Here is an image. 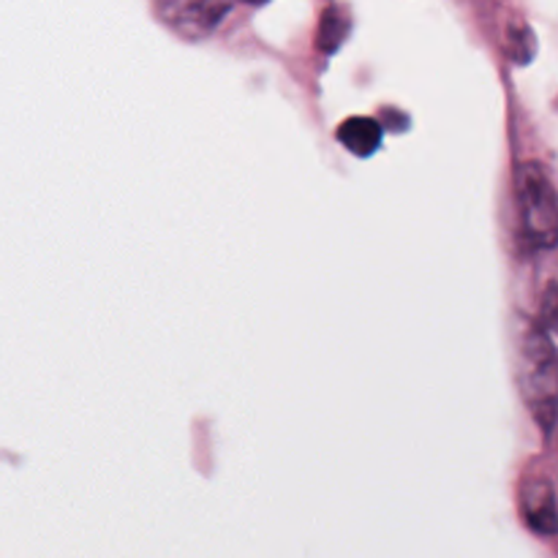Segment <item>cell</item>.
I'll use <instances>...</instances> for the list:
<instances>
[{
    "mask_svg": "<svg viewBox=\"0 0 558 558\" xmlns=\"http://www.w3.org/2000/svg\"><path fill=\"white\" fill-rule=\"evenodd\" d=\"M518 213L521 232L532 248L548 251L558 245V194L548 172L537 161H526L515 169Z\"/></svg>",
    "mask_w": 558,
    "mask_h": 558,
    "instance_id": "cell-2",
    "label": "cell"
},
{
    "mask_svg": "<svg viewBox=\"0 0 558 558\" xmlns=\"http://www.w3.org/2000/svg\"><path fill=\"white\" fill-rule=\"evenodd\" d=\"M507 52L515 63H532V58L537 54V38H534L532 27L529 25H512L507 31Z\"/></svg>",
    "mask_w": 558,
    "mask_h": 558,
    "instance_id": "cell-6",
    "label": "cell"
},
{
    "mask_svg": "<svg viewBox=\"0 0 558 558\" xmlns=\"http://www.w3.org/2000/svg\"><path fill=\"white\" fill-rule=\"evenodd\" d=\"M232 9V0H158V14L178 36L202 41Z\"/></svg>",
    "mask_w": 558,
    "mask_h": 558,
    "instance_id": "cell-3",
    "label": "cell"
},
{
    "mask_svg": "<svg viewBox=\"0 0 558 558\" xmlns=\"http://www.w3.org/2000/svg\"><path fill=\"white\" fill-rule=\"evenodd\" d=\"M518 381L534 423L550 434L558 420V354L543 325H532L523 332Z\"/></svg>",
    "mask_w": 558,
    "mask_h": 558,
    "instance_id": "cell-1",
    "label": "cell"
},
{
    "mask_svg": "<svg viewBox=\"0 0 558 558\" xmlns=\"http://www.w3.org/2000/svg\"><path fill=\"white\" fill-rule=\"evenodd\" d=\"M245 3H267V0H245Z\"/></svg>",
    "mask_w": 558,
    "mask_h": 558,
    "instance_id": "cell-7",
    "label": "cell"
},
{
    "mask_svg": "<svg viewBox=\"0 0 558 558\" xmlns=\"http://www.w3.org/2000/svg\"><path fill=\"white\" fill-rule=\"evenodd\" d=\"M521 510L537 534L558 532V501L548 477H529L521 485Z\"/></svg>",
    "mask_w": 558,
    "mask_h": 558,
    "instance_id": "cell-4",
    "label": "cell"
},
{
    "mask_svg": "<svg viewBox=\"0 0 558 558\" xmlns=\"http://www.w3.org/2000/svg\"><path fill=\"white\" fill-rule=\"evenodd\" d=\"M338 142H341L349 153H354V156L368 158L379 150L381 129L379 123L371 118H349L343 120L341 129H338Z\"/></svg>",
    "mask_w": 558,
    "mask_h": 558,
    "instance_id": "cell-5",
    "label": "cell"
}]
</instances>
